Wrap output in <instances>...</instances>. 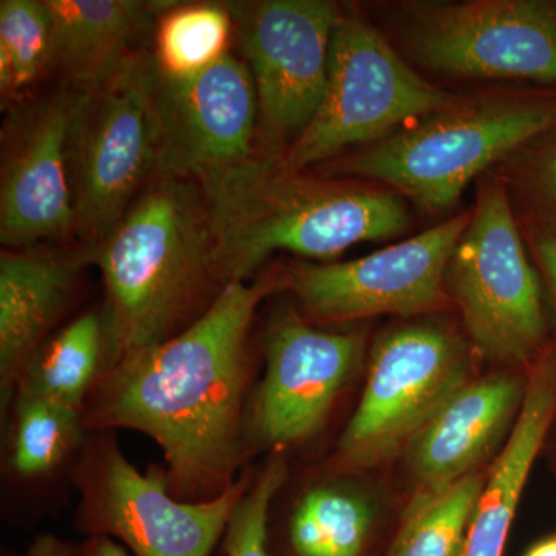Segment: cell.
Masks as SVG:
<instances>
[{
  "instance_id": "obj_1",
  "label": "cell",
  "mask_w": 556,
  "mask_h": 556,
  "mask_svg": "<svg viewBox=\"0 0 556 556\" xmlns=\"http://www.w3.org/2000/svg\"><path fill=\"white\" fill-rule=\"evenodd\" d=\"M287 277L232 281L188 328L102 371L84 428L148 434L166 457L172 495L214 500L237 481L255 311Z\"/></svg>"
},
{
  "instance_id": "obj_2",
  "label": "cell",
  "mask_w": 556,
  "mask_h": 556,
  "mask_svg": "<svg viewBox=\"0 0 556 556\" xmlns=\"http://www.w3.org/2000/svg\"><path fill=\"white\" fill-rule=\"evenodd\" d=\"M199 186L225 287L248 281L277 251L334 257L354 244L396 237L408 226L407 206L396 193L287 169L262 150Z\"/></svg>"
},
{
  "instance_id": "obj_3",
  "label": "cell",
  "mask_w": 556,
  "mask_h": 556,
  "mask_svg": "<svg viewBox=\"0 0 556 556\" xmlns=\"http://www.w3.org/2000/svg\"><path fill=\"white\" fill-rule=\"evenodd\" d=\"M105 291V368L188 328L225 288L200 186L153 177L94 247ZM104 368V369H105Z\"/></svg>"
},
{
  "instance_id": "obj_4",
  "label": "cell",
  "mask_w": 556,
  "mask_h": 556,
  "mask_svg": "<svg viewBox=\"0 0 556 556\" xmlns=\"http://www.w3.org/2000/svg\"><path fill=\"white\" fill-rule=\"evenodd\" d=\"M555 126V102L492 98L434 113L321 169L375 179L424 211L442 212L490 164Z\"/></svg>"
},
{
  "instance_id": "obj_5",
  "label": "cell",
  "mask_w": 556,
  "mask_h": 556,
  "mask_svg": "<svg viewBox=\"0 0 556 556\" xmlns=\"http://www.w3.org/2000/svg\"><path fill=\"white\" fill-rule=\"evenodd\" d=\"M460 104L427 83L368 21L340 14L329 58L327 90L316 115L278 160L305 172L342 159L345 150L391 135V129Z\"/></svg>"
},
{
  "instance_id": "obj_6",
  "label": "cell",
  "mask_w": 556,
  "mask_h": 556,
  "mask_svg": "<svg viewBox=\"0 0 556 556\" xmlns=\"http://www.w3.org/2000/svg\"><path fill=\"white\" fill-rule=\"evenodd\" d=\"M156 65L134 50L97 86L76 90L70 137L75 236L97 247L155 175Z\"/></svg>"
},
{
  "instance_id": "obj_7",
  "label": "cell",
  "mask_w": 556,
  "mask_h": 556,
  "mask_svg": "<svg viewBox=\"0 0 556 556\" xmlns=\"http://www.w3.org/2000/svg\"><path fill=\"white\" fill-rule=\"evenodd\" d=\"M79 529L118 541L134 556H211L251 479L222 495L185 503L172 495L166 471L141 473L108 434L89 439L75 468Z\"/></svg>"
},
{
  "instance_id": "obj_8",
  "label": "cell",
  "mask_w": 556,
  "mask_h": 556,
  "mask_svg": "<svg viewBox=\"0 0 556 556\" xmlns=\"http://www.w3.org/2000/svg\"><path fill=\"white\" fill-rule=\"evenodd\" d=\"M445 281L479 353L521 364L541 350L546 321L540 278L526 257L501 182L482 186Z\"/></svg>"
},
{
  "instance_id": "obj_9",
  "label": "cell",
  "mask_w": 556,
  "mask_h": 556,
  "mask_svg": "<svg viewBox=\"0 0 556 556\" xmlns=\"http://www.w3.org/2000/svg\"><path fill=\"white\" fill-rule=\"evenodd\" d=\"M229 9L257 91L262 152L280 155L324 100L342 10L328 0L230 2Z\"/></svg>"
},
{
  "instance_id": "obj_10",
  "label": "cell",
  "mask_w": 556,
  "mask_h": 556,
  "mask_svg": "<svg viewBox=\"0 0 556 556\" xmlns=\"http://www.w3.org/2000/svg\"><path fill=\"white\" fill-rule=\"evenodd\" d=\"M463 343L447 329L413 325L388 332L372 350L367 386L340 455L353 467L387 459L468 383Z\"/></svg>"
},
{
  "instance_id": "obj_11",
  "label": "cell",
  "mask_w": 556,
  "mask_h": 556,
  "mask_svg": "<svg viewBox=\"0 0 556 556\" xmlns=\"http://www.w3.org/2000/svg\"><path fill=\"white\" fill-rule=\"evenodd\" d=\"M408 49L420 64L470 79L556 84V2L416 3Z\"/></svg>"
},
{
  "instance_id": "obj_12",
  "label": "cell",
  "mask_w": 556,
  "mask_h": 556,
  "mask_svg": "<svg viewBox=\"0 0 556 556\" xmlns=\"http://www.w3.org/2000/svg\"><path fill=\"white\" fill-rule=\"evenodd\" d=\"M153 115V177L199 185L260 150L257 91L247 62L230 51L188 78H167L156 68Z\"/></svg>"
},
{
  "instance_id": "obj_13",
  "label": "cell",
  "mask_w": 556,
  "mask_h": 556,
  "mask_svg": "<svg viewBox=\"0 0 556 556\" xmlns=\"http://www.w3.org/2000/svg\"><path fill=\"white\" fill-rule=\"evenodd\" d=\"M471 212L369 254L332 265H303L287 277L300 305L314 320L336 321L380 314L427 313L445 302L450 260Z\"/></svg>"
},
{
  "instance_id": "obj_14",
  "label": "cell",
  "mask_w": 556,
  "mask_h": 556,
  "mask_svg": "<svg viewBox=\"0 0 556 556\" xmlns=\"http://www.w3.org/2000/svg\"><path fill=\"white\" fill-rule=\"evenodd\" d=\"M76 90L67 86L9 109L2 130L0 241L40 247L75 236L70 137Z\"/></svg>"
},
{
  "instance_id": "obj_15",
  "label": "cell",
  "mask_w": 556,
  "mask_h": 556,
  "mask_svg": "<svg viewBox=\"0 0 556 556\" xmlns=\"http://www.w3.org/2000/svg\"><path fill=\"white\" fill-rule=\"evenodd\" d=\"M362 338L324 331L285 314L266 338V375L252 408L251 428L265 447L281 448L313 437L356 371Z\"/></svg>"
},
{
  "instance_id": "obj_16",
  "label": "cell",
  "mask_w": 556,
  "mask_h": 556,
  "mask_svg": "<svg viewBox=\"0 0 556 556\" xmlns=\"http://www.w3.org/2000/svg\"><path fill=\"white\" fill-rule=\"evenodd\" d=\"M94 247L7 249L0 255V379L3 396L17 380L67 305Z\"/></svg>"
},
{
  "instance_id": "obj_17",
  "label": "cell",
  "mask_w": 556,
  "mask_h": 556,
  "mask_svg": "<svg viewBox=\"0 0 556 556\" xmlns=\"http://www.w3.org/2000/svg\"><path fill=\"white\" fill-rule=\"evenodd\" d=\"M526 390L508 375L467 383L409 442V464L424 492H437L477 471L518 415Z\"/></svg>"
},
{
  "instance_id": "obj_18",
  "label": "cell",
  "mask_w": 556,
  "mask_h": 556,
  "mask_svg": "<svg viewBox=\"0 0 556 556\" xmlns=\"http://www.w3.org/2000/svg\"><path fill=\"white\" fill-rule=\"evenodd\" d=\"M556 415V361L541 358L527 380L506 447L493 464L460 556H503L519 500Z\"/></svg>"
},
{
  "instance_id": "obj_19",
  "label": "cell",
  "mask_w": 556,
  "mask_h": 556,
  "mask_svg": "<svg viewBox=\"0 0 556 556\" xmlns=\"http://www.w3.org/2000/svg\"><path fill=\"white\" fill-rule=\"evenodd\" d=\"M46 2L51 14L50 73L75 90L90 89L108 78L161 9V2L134 0Z\"/></svg>"
},
{
  "instance_id": "obj_20",
  "label": "cell",
  "mask_w": 556,
  "mask_h": 556,
  "mask_svg": "<svg viewBox=\"0 0 556 556\" xmlns=\"http://www.w3.org/2000/svg\"><path fill=\"white\" fill-rule=\"evenodd\" d=\"M105 356L104 318L91 311L42 343L22 371L14 393L24 391L83 412L104 371Z\"/></svg>"
},
{
  "instance_id": "obj_21",
  "label": "cell",
  "mask_w": 556,
  "mask_h": 556,
  "mask_svg": "<svg viewBox=\"0 0 556 556\" xmlns=\"http://www.w3.org/2000/svg\"><path fill=\"white\" fill-rule=\"evenodd\" d=\"M233 31L229 3L161 2L153 61L167 78L199 75L229 53Z\"/></svg>"
},
{
  "instance_id": "obj_22",
  "label": "cell",
  "mask_w": 556,
  "mask_h": 556,
  "mask_svg": "<svg viewBox=\"0 0 556 556\" xmlns=\"http://www.w3.org/2000/svg\"><path fill=\"white\" fill-rule=\"evenodd\" d=\"M486 479L473 471L455 484L417 495L388 556H460Z\"/></svg>"
},
{
  "instance_id": "obj_23",
  "label": "cell",
  "mask_w": 556,
  "mask_h": 556,
  "mask_svg": "<svg viewBox=\"0 0 556 556\" xmlns=\"http://www.w3.org/2000/svg\"><path fill=\"white\" fill-rule=\"evenodd\" d=\"M371 527V510L362 497L317 486L299 501L289 541L295 556H358Z\"/></svg>"
},
{
  "instance_id": "obj_24",
  "label": "cell",
  "mask_w": 556,
  "mask_h": 556,
  "mask_svg": "<svg viewBox=\"0 0 556 556\" xmlns=\"http://www.w3.org/2000/svg\"><path fill=\"white\" fill-rule=\"evenodd\" d=\"M11 467L20 477L38 478L56 470L83 441V412L50 399L14 393Z\"/></svg>"
},
{
  "instance_id": "obj_25",
  "label": "cell",
  "mask_w": 556,
  "mask_h": 556,
  "mask_svg": "<svg viewBox=\"0 0 556 556\" xmlns=\"http://www.w3.org/2000/svg\"><path fill=\"white\" fill-rule=\"evenodd\" d=\"M51 14L46 0L0 2V94L9 109L50 72Z\"/></svg>"
},
{
  "instance_id": "obj_26",
  "label": "cell",
  "mask_w": 556,
  "mask_h": 556,
  "mask_svg": "<svg viewBox=\"0 0 556 556\" xmlns=\"http://www.w3.org/2000/svg\"><path fill=\"white\" fill-rule=\"evenodd\" d=\"M287 479V466L281 457H274L249 484L226 527L225 556H269V508L278 490Z\"/></svg>"
},
{
  "instance_id": "obj_27",
  "label": "cell",
  "mask_w": 556,
  "mask_h": 556,
  "mask_svg": "<svg viewBox=\"0 0 556 556\" xmlns=\"http://www.w3.org/2000/svg\"><path fill=\"white\" fill-rule=\"evenodd\" d=\"M536 255L556 306V236H546L538 240Z\"/></svg>"
},
{
  "instance_id": "obj_28",
  "label": "cell",
  "mask_w": 556,
  "mask_h": 556,
  "mask_svg": "<svg viewBox=\"0 0 556 556\" xmlns=\"http://www.w3.org/2000/svg\"><path fill=\"white\" fill-rule=\"evenodd\" d=\"M78 556H130L127 548L121 546L118 541L108 536H90L83 547L78 548Z\"/></svg>"
},
{
  "instance_id": "obj_29",
  "label": "cell",
  "mask_w": 556,
  "mask_h": 556,
  "mask_svg": "<svg viewBox=\"0 0 556 556\" xmlns=\"http://www.w3.org/2000/svg\"><path fill=\"white\" fill-rule=\"evenodd\" d=\"M28 556H78V551L58 538L40 536L33 544Z\"/></svg>"
},
{
  "instance_id": "obj_30",
  "label": "cell",
  "mask_w": 556,
  "mask_h": 556,
  "mask_svg": "<svg viewBox=\"0 0 556 556\" xmlns=\"http://www.w3.org/2000/svg\"><path fill=\"white\" fill-rule=\"evenodd\" d=\"M543 178L544 188H546L548 200H551L556 214V148L554 152L551 153V156H548L546 167H544Z\"/></svg>"
},
{
  "instance_id": "obj_31",
  "label": "cell",
  "mask_w": 556,
  "mask_h": 556,
  "mask_svg": "<svg viewBox=\"0 0 556 556\" xmlns=\"http://www.w3.org/2000/svg\"><path fill=\"white\" fill-rule=\"evenodd\" d=\"M526 556H556V535L540 541Z\"/></svg>"
}]
</instances>
